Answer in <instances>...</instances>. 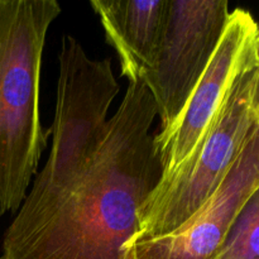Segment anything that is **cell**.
Masks as SVG:
<instances>
[{
	"instance_id": "cell-1",
	"label": "cell",
	"mask_w": 259,
	"mask_h": 259,
	"mask_svg": "<svg viewBox=\"0 0 259 259\" xmlns=\"http://www.w3.org/2000/svg\"><path fill=\"white\" fill-rule=\"evenodd\" d=\"M157 116L142 77L131 81L90 152L57 179L33 181L0 259H121L163 175L151 133Z\"/></svg>"
},
{
	"instance_id": "cell-2",
	"label": "cell",
	"mask_w": 259,
	"mask_h": 259,
	"mask_svg": "<svg viewBox=\"0 0 259 259\" xmlns=\"http://www.w3.org/2000/svg\"><path fill=\"white\" fill-rule=\"evenodd\" d=\"M60 14L56 0H0V215L18 211L47 147L40 70Z\"/></svg>"
},
{
	"instance_id": "cell-3",
	"label": "cell",
	"mask_w": 259,
	"mask_h": 259,
	"mask_svg": "<svg viewBox=\"0 0 259 259\" xmlns=\"http://www.w3.org/2000/svg\"><path fill=\"white\" fill-rule=\"evenodd\" d=\"M257 129L259 68H254L235 81L190 156L157 185L139 211L138 233L129 243L172 234L191 220L217 192Z\"/></svg>"
},
{
	"instance_id": "cell-4",
	"label": "cell",
	"mask_w": 259,
	"mask_h": 259,
	"mask_svg": "<svg viewBox=\"0 0 259 259\" xmlns=\"http://www.w3.org/2000/svg\"><path fill=\"white\" fill-rule=\"evenodd\" d=\"M55 118L50 154L33 181L47 182L72 168L90 152L119 93L110 57L96 60L73 35L65 34L58 55Z\"/></svg>"
},
{
	"instance_id": "cell-5",
	"label": "cell",
	"mask_w": 259,
	"mask_h": 259,
	"mask_svg": "<svg viewBox=\"0 0 259 259\" xmlns=\"http://www.w3.org/2000/svg\"><path fill=\"white\" fill-rule=\"evenodd\" d=\"M227 0H168L152 66L141 76L169 131L209 65L228 24Z\"/></svg>"
},
{
	"instance_id": "cell-6",
	"label": "cell",
	"mask_w": 259,
	"mask_h": 259,
	"mask_svg": "<svg viewBox=\"0 0 259 259\" xmlns=\"http://www.w3.org/2000/svg\"><path fill=\"white\" fill-rule=\"evenodd\" d=\"M259 68V28L249 10L235 8L217 50L174 125L154 134L166 180L190 156L211 124L235 81ZM159 181V182H161Z\"/></svg>"
},
{
	"instance_id": "cell-7",
	"label": "cell",
	"mask_w": 259,
	"mask_h": 259,
	"mask_svg": "<svg viewBox=\"0 0 259 259\" xmlns=\"http://www.w3.org/2000/svg\"><path fill=\"white\" fill-rule=\"evenodd\" d=\"M259 190V129L211 199L179 230L128 243L121 259H212L249 197Z\"/></svg>"
},
{
	"instance_id": "cell-8",
	"label": "cell",
	"mask_w": 259,
	"mask_h": 259,
	"mask_svg": "<svg viewBox=\"0 0 259 259\" xmlns=\"http://www.w3.org/2000/svg\"><path fill=\"white\" fill-rule=\"evenodd\" d=\"M168 0H91L106 42L120 58L121 76L141 77L152 66L163 30Z\"/></svg>"
},
{
	"instance_id": "cell-9",
	"label": "cell",
	"mask_w": 259,
	"mask_h": 259,
	"mask_svg": "<svg viewBox=\"0 0 259 259\" xmlns=\"http://www.w3.org/2000/svg\"><path fill=\"white\" fill-rule=\"evenodd\" d=\"M212 259H259V190L249 197Z\"/></svg>"
}]
</instances>
